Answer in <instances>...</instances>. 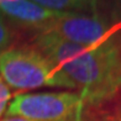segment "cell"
I'll list each match as a JSON object with an SVG mask.
<instances>
[{
    "label": "cell",
    "instance_id": "cell-5",
    "mask_svg": "<svg viewBox=\"0 0 121 121\" xmlns=\"http://www.w3.org/2000/svg\"><path fill=\"white\" fill-rule=\"evenodd\" d=\"M0 14L11 24L38 31L62 13L43 9L30 0H0Z\"/></svg>",
    "mask_w": 121,
    "mask_h": 121
},
{
    "label": "cell",
    "instance_id": "cell-1",
    "mask_svg": "<svg viewBox=\"0 0 121 121\" xmlns=\"http://www.w3.org/2000/svg\"><path fill=\"white\" fill-rule=\"evenodd\" d=\"M32 46L65 73L90 108L112 101L121 91V38L96 47H84L57 36L37 32Z\"/></svg>",
    "mask_w": 121,
    "mask_h": 121
},
{
    "label": "cell",
    "instance_id": "cell-2",
    "mask_svg": "<svg viewBox=\"0 0 121 121\" xmlns=\"http://www.w3.org/2000/svg\"><path fill=\"white\" fill-rule=\"evenodd\" d=\"M0 75L10 90L38 88L75 90V84L57 64L35 46L11 47L0 54Z\"/></svg>",
    "mask_w": 121,
    "mask_h": 121
},
{
    "label": "cell",
    "instance_id": "cell-7",
    "mask_svg": "<svg viewBox=\"0 0 121 121\" xmlns=\"http://www.w3.org/2000/svg\"><path fill=\"white\" fill-rule=\"evenodd\" d=\"M13 31L10 27L8 20L0 14V54L5 52L13 42Z\"/></svg>",
    "mask_w": 121,
    "mask_h": 121
},
{
    "label": "cell",
    "instance_id": "cell-9",
    "mask_svg": "<svg viewBox=\"0 0 121 121\" xmlns=\"http://www.w3.org/2000/svg\"><path fill=\"white\" fill-rule=\"evenodd\" d=\"M0 121H31V120L21 116H4L3 119H0Z\"/></svg>",
    "mask_w": 121,
    "mask_h": 121
},
{
    "label": "cell",
    "instance_id": "cell-10",
    "mask_svg": "<svg viewBox=\"0 0 121 121\" xmlns=\"http://www.w3.org/2000/svg\"><path fill=\"white\" fill-rule=\"evenodd\" d=\"M114 121H121V109L119 110V112L116 114V116L114 117Z\"/></svg>",
    "mask_w": 121,
    "mask_h": 121
},
{
    "label": "cell",
    "instance_id": "cell-8",
    "mask_svg": "<svg viewBox=\"0 0 121 121\" xmlns=\"http://www.w3.org/2000/svg\"><path fill=\"white\" fill-rule=\"evenodd\" d=\"M10 98H11V91H10L9 86L5 84V82L0 75V117L6 111L8 105L10 103Z\"/></svg>",
    "mask_w": 121,
    "mask_h": 121
},
{
    "label": "cell",
    "instance_id": "cell-3",
    "mask_svg": "<svg viewBox=\"0 0 121 121\" xmlns=\"http://www.w3.org/2000/svg\"><path fill=\"white\" fill-rule=\"evenodd\" d=\"M89 108L77 91L20 93L9 103L5 116L31 121H83Z\"/></svg>",
    "mask_w": 121,
    "mask_h": 121
},
{
    "label": "cell",
    "instance_id": "cell-6",
    "mask_svg": "<svg viewBox=\"0 0 121 121\" xmlns=\"http://www.w3.org/2000/svg\"><path fill=\"white\" fill-rule=\"evenodd\" d=\"M43 9L56 13H78L95 11L99 0H30Z\"/></svg>",
    "mask_w": 121,
    "mask_h": 121
},
{
    "label": "cell",
    "instance_id": "cell-4",
    "mask_svg": "<svg viewBox=\"0 0 121 121\" xmlns=\"http://www.w3.org/2000/svg\"><path fill=\"white\" fill-rule=\"evenodd\" d=\"M37 32L49 34L62 40L84 47H96L112 38L111 25L95 15L62 13Z\"/></svg>",
    "mask_w": 121,
    "mask_h": 121
}]
</instances>
